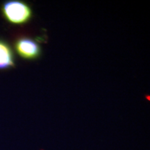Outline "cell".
Wrapping results in <instances>:
<instances>
[{
	"mask_svg": "<svg viewBox=\"0 0 150 150\" xmlns=\"http://www.w3.org/2000/svg\"><path fill=\"white\" fill-rule=\"evenodd\" d=\"M15 67V56L8 43L0 39V70Z\"/></svg>",
	"mask_w": 150,
	"mask_h": 150,
	"instance_id": "3",
	"label": "cell"
},
{
	"mask_svg": "<svg viewBox=\"0 0 150 150\" xmlns=\"http://www.w3.org/2000/svg\"><path fill=\"white\" fill-rule=\"evenodd\" d=\"M4 18L9 23L22 25L27 23L32 17V10L26 2L17 0L6 1L1 8Z\"/></svg>",
	"mask_w": 150,
	"mask_h": 150,
	"instance_id": "1",
	"label": "cell"
},
{
	"mask_svg": "<svg viewBox=\"0 0 150 150\" xmlns=\"http://www.w3.org/2000/svg\"><path fill=\"white\" fill-rule=\"evenodd\" d=\"M15 50L19 56L26 60L36 59L41 54L38 43L28 37L18 38L14 44Z\"/></svg>",
	"mask_w": 150,
	"mask_h": 150,
	"instance_id": "2",
	"label": "cell"
}]
</instances>
